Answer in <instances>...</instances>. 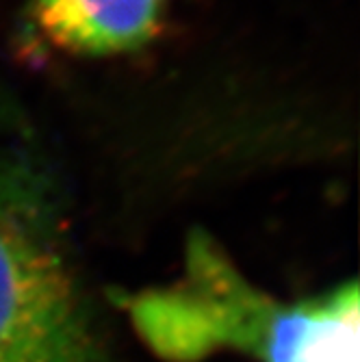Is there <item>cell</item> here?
<instances>
[{"mask_svg": "<svg viewBox=\"0 0 360 362\" xmlns=\"http://www.w3.org/2000/svg\"><path fill=\"white\" fill-rule=\"evenodd\" d=\"M137 337L168 362L239 354L252 362H358L356 280L296 302L258 288L207 230L187 237L182 274L115 295Z\"/></svg>", "mask_w": 360, "mask_h": 362, "instance_id": "cell-1", "label": "cell"}, {"mask_svg": "<svg viewBox=\"0 0 360 362\" xmlns=\"http://www.w3.org/2000/svg\"><path fill=\"white\" fill-rule=\"evenodd\" d=\"M0 362H115L79 272L63 189L16 141H0Z\"/></svg>", "mask_w": 360, "mask_h": 362, "instance_id": "cell-2", "label": "cell"}, {"mask_svg": "<svg viewBox=\"0 0 360 362\" xmlns=\"http://www.w3.org/2000/svg\"><path fill=\"white\" fill-rule=\"evenodd\" d=\"M168 0H30V28L76 57H120L148 46L163 26Z\"/></svg>", "mask_w": 360, "mask_h": 362, "instance_id": "cell-3", "label": "cell"}]
</instances>
